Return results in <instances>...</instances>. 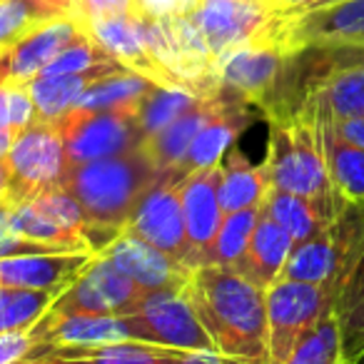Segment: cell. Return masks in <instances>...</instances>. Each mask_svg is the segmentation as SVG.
<instances>
[{
	"instance_id": "1",
	"label": "cell",
	"mask_w": 364,
	"mask_h": 364,
	"mask_svg": "<svg viewBox=\"0 0 364 364\" xmlns=\"http://www.w3.org/2000/svg\"><path fill=\"white\" fill-rule=\"evenodd\" d=\"M195 314L218 354L267 364V289L218 264L195 267L185 284Z\"/></svg>"
},
{
	"instance_id": "2",
	"label": "cell",
	"mask_w": 364,
	"mask_h": 364,
	"mask_svg": "<svg viewBox=\"0 0 364 364\" xmlns=\"http://www.w3.org/2000/svg\"><path fill=\"white\" fill-rule=\"evenodd\" d=\"M160 177L142 147L122 155L73 165L63 188L77 200L92 230V252L100 255L125 232L132 210Z\"/></svg>"
},
{
	"instance_id": "3",
	"label": "cell",
	"mask_w": 364,
	"mask_h": 364,
	"mask_svg": "<svg viewBox=\"0 0 364 364\" xmlns=\"http://www.w3.org/2000/svg\"><path fill=\"white\" fill-rule=\"evenodd\" d=\"M267 122V155L262 162L272 188L312 200L329 218H337L344 200L329 180L322 125L314 102L304 100L294 112L272 115Z\"/></svg>"
},
{
	"instance_id": "4",
	"label": "cell",
	"mask_w": 364,
	"mask_h": 364,
	"mask_svg": "<svg viewBox=\"0 0 364 364\" xmlns=\"http://www.w3.org/2000/svg\"><path fill=\"white\" fill-rule=\"evenodd\" d=\"M364 250V203H344L339 215L322 230L292 247L279 279L319 284L337 297L349 269ZM277 279V282H279Z\"/></svg>"
},
{
	"instance_id": "5",
	"label": "cell",
	"mask_w": 364,
	"mask_h": 364,
	"mask_svg": "<svg viewBox=\"0 0 364 364\" xmlns=\"http://www.w3.org/2000/svg\"><path fill=\"white\" fill-rule=\"evenodd\" d=\"M3 162L8 172V205L28 203L48 190L63 188L70 172V160L58 122L38 117L18 132Z\"/></svg>"
},
{
	"instance_id": "6",
	"label": "cell",
	"mask_w": 364,
	"mask_h": 364,
	"mask_svg": "<svg viewBox=\"0 0 364 364\" xmlns=\"http://www.w3.org/2000/svg\"><path fill=\"white\" fill-rule=\"evenodd\" d=\"M140 105L117 110H82L73 107L58 120L68 160L73 165L122 155L142 147L145 135L140 130Z\"/></svg>"
},
{
	"instance_id": "7",
	"label": "cell",
	"mask_w": 364,
	"mask_h": 364,
	"mask_svg": "<svg viewBox=\"0 0 364 364\" xmlns=\"http://www.w3.org/2000/svg\"><path fill=\"white\" fill-rule=\"evenodd\" d=\"M324 287L279 279L267 289V364H282L299 342L332 312Z\"/></svg>"
},
{
	"instance_id": "8",
	"label": "cell",
	"mask_w": 364,
	"mask_h": 364,
	"mask_svg": "<svg viewBox=\"0 0 364 364\" xmlns=\"http://www.w3.org/2000/svg\"><path fill=\"white\" fill-rule=\"evenodd\" d=\"M132 339L182 349V352H218L182 289H155L142 297L140 307L125 314Z\"/></svg>"
},
{
	"instance_id": "9",
	"label": "cell",
	"mask_w": 364,
	"mask_h": 364,
	"mask_svg": "<svg viewBox=\"0 0 364 364\" xmlns=\"http://www.w3.org/2000/svg\"><path fill=\"white\" fill-rule=\"evenodd\" d=\"M289 55L292 53L284 50L274 36L232 48L215 60L218 85L245 97L264 115L277 95Z\"/></svg>"
},
{
	"instance_id": "10",
	"label": "cell",
	"mask_w": 364,
	"mask_h": 364,
	"mask_svg": "<svg viewBox=\"0 0 364 364\" xmlns=\"http://www.w3.org/2000/svg\"><path fill=\"white\" fill-rule=\"evenodd\" d=\"M279 16L269 0H198L190 13L215 60L232 48L274 36Z\"/></svg>"
},
{
	"instance_id": "11",
	"label": "cell",
	"mask_w": 364,
	"mask_h": 364,
	"mask_svg": "<svg viewBox=\"0 0 364 364\" xmlns=\"http://www.w3.org/2000/svg\"><path fill=\"white\" fill-rule=\"evenodd\" d=\"M145 289L122 274L115 264L102 255H95L80 277L60 292L50 304L53 312L65 314H105V317H125L140 307Z\"/></svg>"
},
{
	"instance_id": "12",
	"label": "cell",
	"mask_w": 364,
	"mask_h": 364,
	"mask_svg": "<svg viewBox=\"0 0 364 364\" xmlns=\"http://www.w3.org/2000/svg\"><path fill=\"white\" fill-rule=\"evenodd\" d=\"M274 41L287 53L312 46H364V0H337L312 11L282 13Z\"/></svg>"
},
{
	"instance_id": "13",
	"label": "cell",
	"mask_w": 364,
	"mask_h": 364,
	"mask_svg": "<svg viewBox=\"0 0 364 364\" xmlns=\"http://www.w3.org/2000/svg\"><path fill=\"white\" fill-rule=\"evenodd\" d=\"M125 232L150 242L170 257L188 264L190 247L185 232V213H182L180 180L170 170L160 172L157 182L140 198L125 225ZM190 267V264H188Z\"/></svg>"
},
{
	"instance_id": "14",
	"label": "cell",
	"mask_w": 364,
	"mask_h": 364,
	"mask_svg": "<svg viewBox=\"0 0 364 364\" xmlns=\"http://www.w3.org/2000/svg\"><path fill=\"white\" fill-rule=\"evenodd\" d=\"M220 180L223 167L213 165L188 175L180 182L182 213H185V232H188L190 267L213 264V245L225 220L220 203Z\"/></svg>"
},
{
	"instance_id": "15",
	"label": "cell",
	"mask_w": 364,
	"mask_h": 364,
	"mask_svg": "<svg viewBox=\"0 0 364 364\" xmlns=\"http://www.w3.org/2000/svg\"><path fill=\"white\" fill-rule=\"evenodd\" d=\"M85 36V28L73 16L53 18L33 28L28 36L0 53V87L28 85L36 80L68 46Z\"/></svg>"
},
{
	"instance_id": "16",
	"label": "cell",
	"mask_w": 364,
	"mask_h": 364,
	"mask_svg": "<svg viewBox=\"0 0 364 364\" xmlns=\"http://www.w3.org/2000/svg\"><path fill=\"white\" fill-rule=\"evenodd\" d=\"M85 33L102 48L110 53L125 70L135 73V75L147 77L155 82L157 87H185L155 55L142 41V33L137 28V21L132 13H122V16H107L87 21Z\"/></svg>"
},
{
	"instance_id": "17",
	"label": "cell",
	"mask_w": 364,
	"mask_h": 364,
	"mask_svg": "<svg viewBox=\"0 0 364 364\" xmlns=\"http://www.w3.org/2000/svg\"><path fill=\"white\" fill-rule=\"evenodd\" d=\"M100 255L110 259L132 282L140 284L145 292L185 289V284L193 277V267H188L185 262L170 257L167 252L152 247L150 242L130 232H122L120 237H115Z\"/></svg>"
},
{
	"instance_id": "18",
	"label": "cell",
	"mask_w": 364,
	"mask_h": 364,
	"mask_svg": "<svg viewBox=\"0 0 364 364\" xmlns=\"http://www.w3.org/2000/svg\"><path fill=\"white\" fill-rule=\"evenodd\" d=\"M193 352L160 344L122 339L107 344H36L26 359H48L65 364H185Z\"/></svg>"
},
{
	"instance_id": "19",
	"label": "cell",
	"mask_w": 364,
	"mask_h": 364,
	"mask_svg": "<svg viewBox=\"0 0 364 364\" xmlns=\"http://www.w3.org/2000/svg\"><path fill=\"white\" fill-rule=\"evenodd\" d=\"M95 252L65 255H21L0 257V287L3 289H55L65 292Z\"/></svg>"
},
{
	"instance_id": "20",
	"label": "cell",
	"mask_w": 364,
	"mask_h": 364,
	"mask_svg": "<svg viewBox=\"0 0 364 364\" xmlns=\"http://www.w3.org/2000/svg\"><path fill=\"white\" fill-rule=\"evenodd\" d=\"M33 347L36 344H107L132 339L125 317L105 314H65L48 309L31 327Z\"/></svg>"
},
{
	"instance_id": "21",
	"label": "cell",
	"mask_w": 364,
	"mask_h": 364,
	"mask_svg": "<svg viewBox=\"0 0 364 364\" xmlns=\"http://www.w3.org/2000/svg\"><path fill=\"white\" fill-rule=\"evenodd\" d=\"M294 247V240L279 223H274L267 213L262 210L259 223L250 240V247L235 272H240L245 279L262 289H269L279 277L287 264V257Z\"/></svg>"
},
{
	"instance_id": "22",
	"label": "cell",
	"mask_w": 364,
	"mask_h": 364,
	"mask_svg": "<svg viewBox=\"0 0 364 364\" xmlns=\"http://www.w3.org/2000/svg\"><path fill=\"white\" fill-rule=\"evenodd\" d=\"M304 100H312V97H304ZM312 102L319 112L324 157H327L329 180H332L334 190L344 203H364V147L339 135L329 115L317 105V100Z\"/></svg>"
},
{
	"instance_id": "23",
	"label": "cell",
	"mask_w": 364,
	"mask_h": 364,
	"mask_svg": "<svg viewBox=\"0 0 364 364\" xmlns=\"http://www.w3.org/2000/svg\"><path fill=\"white\" fill-rule=\"evenodd\" d=\"M223 180H220V203H223L225 215L240 213V210L259 208L272 190L267 167L264 162L255 165L240 147H230L225 152L223 162Z\"/></svg>"
},
{
	"instance_id": "24",
	"label": "cell",
	"mask_w": 364,
	"mask_h": 364,
	"mask_svg": "<svg viewBox=\"0 0 364 364\" xmlns=\"http://www.w3.org/2000/svg\"><path fill=\"white\" fill-rule=\"evenodd\" d=\"M125 68H95L85 73H70V75H38L28 82V90L36 102L38 120L58 122L65 112H70L77 105L80 95L95 80L105 75H115Z\"/></svg>"
},
{
	"instance_id": "25",
	"label": "cell",
	"mask_w": 364,
	"mask_h": 364,
	"mask_svg": "<svg viewBox=\"0 0 364 364\" xmlns=\"http://www.w3.org/2000/svg\"><path fill=\"white\" fill-rule=\"evenodd\" d=\"M215 107V92L213 95H205L193 110H188L185 115H180L175 122H170L167 127H162L160 132L150 135L142 142V150L147 152L155 167L160 172L175 170L182 162V157L188 155L190 145L198 137V132L203 130V125L210 120Z\"/></svg>"
},
{
	"instance_id": "26",
	"label": "cell",
	"mask_w": 364,
	"mask_h": 364,
	"mask_svg": "<svg viewBox=\"0 0 364 364\" xmlns=\"http://www.w3.org/2000/svg\"><path fill=\"white\" fill-rule=\"evenodd\" d=\"M332 312L337 317L344 357L354 364L364 354V250L339 287Z\"/></svg>"
},
{
	"instance_id": "27",
	"label": "cell",
	"mask_w": 364,
	"mask_h": 364,
	"mask_svg": "<svg viewBox=\"0 0 364 364\" xmlns=\"http://www.w3.org/2000/svg\"><path fill=\"white\" fill-rule=\"evenodd\" d=\"M262 210L279 223L289 232V237L294 240V245L307 242L309 237L319 235L334 218H329L319 205H314L312 200L299 198L292 193H282V190H269L267 198L262 203Z\"/></svg>"
},
{
	"instance_id": "28",
	"label": "cell",
	"mask_w": 364,
	"mask_h": 364,
	"mask_svg": "<svg viewBox=\"0 0 364 364\" xmlns=\"http://www.w3.org/2000/svg\"><path fill=\"white\" fill-rule=\"evenodd\" d=\"M11 220H13V228L21 235H26L28 240L50 245V247L60 250V252H92L85 240L73 235L70 230H68L50 210L43 208L36 198L21 205H11Z\"/></svg>"
},
{
	"instance_id": "29",
	"label": "cell",
	"mask_w": 364,
	"mask_h": 364,
	"mask_svg": "<svg viewBox=\"0 0 364 364\" xmlns=\"http://www.w3.org/2000/svg\"><path fill=\"white\" fill-rule=\"evenodd\" d=\"M152 87H157L155 82H150L147 77L135 75L130 70L115 73V75H105L100 80H95L85 92L80 95L75 107L82 110H117V107H137Z\"/></svg>"
},
{
	"instance_id": "30",
	"label": "cell",
	"mask_w": 364,
	"mask_h": 364,
	"mask_svg": "<svg viewBox=\"0 0 364 364\" xmlns=\"http://www.w3.org/2000/svg\"><path fill=\"white\" fill-rule=\"evenodd\" d=\"M60 297L55 289H3L0 287V334L31 332V327Z\"/></svg>"
},
{
	"instance_id": "31",
	"label": "cell",
	"mask_w": 364,
	"mask_h": 364,
	"mask_svg": "<svg viewBox=\"0 0 364 364\" xmlns=\"http://www.w3.org/2000/svg\"><path fill=\"white\" fill-rule=\"evenodd\" d=\"M203 97L205 95H198L188 87H152L150 95L140 102V112H137L145 140L160 132L162 127H167L170 122H175L188 110H193Z\"/></svg>"
},
{
	"instance_id": "32",
	"label": "cell",
	"mask_w": 364,
	"mask_h": 364,
	"mask_svg": "<svg viewBox=\"0 0 364 364\" xmlns=\"http://www.w3.org/2000/svg\"><path fill=\"white\" fill-rule=\"evenodd\" d=\"M259 215H262V205L225 215L213 245V264L228 269L237 267L240 259L245 257V252L250 247V240H252V232L259 223Z\"/></svg>"
},
{
	"instance_id": "33",
	"label": "cell",
	"mask_w": 364,
	"mask_h": 364,
	"mask_svg": "<svg viewBox=\"0 0 364 364\" xmlns=\"http://www.w3.org/2000/svg\"><path fill=\"white\" fill-rule=\"evenodd\" d=\"M282 364H352L344 357L334 312L319 319L317 327L294 347V352Z\"/></svg>"
},
{
	"instance_id": "34",
	"label": "cell",
	"mask_w": 364,
	"mask_h": 364,
	"mask_svg": "<svg viewBox=\"0 0 364 364\" xmlns=\"http://www.w3.org/2000/svg\"><path fill=\"white\" fill-rule=\"evenodd\" d=\"M46 21L53 18L41 11L36 0H0V53Z\"/></svg>"
},
{
	"instance_id": "35",
	"label": "cell",
	"mask_w": 364,
	"mask_h": 364,
	"mask_svg": "<svg viewBox=\"0 0 364 364\" xmlns=\"http://www.w3.org/2000/svg\"><path fill=\"white\" fill-rule=\"evenodd\" d=\"M36 102L28 85H3L0 87V127L21 132L36 120Z\"/></svg>"
},
{
	"instance_id": "36",
	"label": "cell",
	"mask_w": 364,
	"mask_h": 364,
	"mask_svg": "<svg viewBox=\"0 0 364 364\" xmlns=\"http://www.w3.org/2000/svg\"><path fill=\"white\" fill-rule=\"evenodd\" d=\"M21 255H65L50 245L28 240L13 228L11 220V205L3 200L0 203V257H21Z\"/></svg>"
},
{
	"instance_id": "37",
	"label": "cell",
	"mask_w": 364,
	"mask_h": 364,
	"mask_svg": "<svg viewBox=\"0 0 364 364\" xmlns=\"http://www.w3.org/2000/svg\"><path fill=\"white\" fill-rule=\"evenodd\" d=\"M132 11H135V0H75L70 16L80 26H85L87 21H95V18L122 16Z\"/></svg>"
},
{
	"instance_id": "38",
	"label": "cell",
	"mask_w": 364,
	"mask_h": 364,
	"mask_svg": "<svg viewBox=\"0 0 364 364\" xmlns=\"http://www.w3.org/2000/svg\"><path fill=\"white\" fill-rule=\"evenodd\" d=\"M195 8H198V0H135V11L152 18L190 16Z\"/></svg>"
},
{
	"instance_id": "39",
	"label": "cell",
	"mask_w": 364,
	"mask_h": 364,
	"mask_svg": "<svg viewBox=\"0 0 364 364\" xmlns=\"http://www.w3.org/2000/svg\"><path fill=\"white\" fill-rule=\"evenodd\" d=\"M33 349V339L28 332L0 334V364H16Z\"/></svg>"
},
{
	"instance_id": "40",
	"label": "cell",
	"mask_w": 364,
	"mask_h": 364,
	"mask_svg": "<svg viewBox=\"0 0 364 364\" xmlns=\"http://www.w3.org/2000/svg\"><path fill=\"white\" fill-rule=\"evenodd\" d=\"M314 100V97H312ZM319 105V102H317ZM329 120L334 122V127H337V132L342 137H347V140H352L354 145L364 147V117L362 120H334L332 115H329Z\"/></svg>"
},
{
	"instance_id": "41",
	"label": "cell",
	"mask_w": 364,
	"mask_h": 364,
	"mask_svg": "<svg viewBox=\"0 0 364 364\" xmlns=\"http://www.w3.org/2000/svg\"><path fill=\"white\" fill-rule=\"evenodd\" d=\"M41 11L46 13L48 18H63V16H70L73 6H75V0H36Z\"/></svg>"
},
{
	"instance_id": "42",
	"label": "cell",
	"mask_w": 364,
	"mask_h": 364,
	"mask_svg": "<svg viewBox=\"0 0 364 364\" xmlns=\"http://www.w3.org/2000/svg\"><path fill=\"white\" fill-rule=\"evenodd\" d=\"M185 364H247V362L225 357V354H218V352H193Z\"/></svg>"
},
{
	"instance_id": "43",
	"label": "cell",
	"mask_w": 364,
	"mask_h": 364,
	"mask_svg": "<svg viewBox=\"0 0 364 364\" xmlns=\"http://www.w3.org/2000/svg\"><path fill=\"white\" fill-rule=\"evenodd\" d=\"M18 132L16 130H8V127H0V157H6L8 150H11L13 140H16Z\"/></svg>"
},
{
	"instance_id": "44",
	"label": "cell",
	"mask_w": 364,
	"mask_h": 364,
	"mask_svg": "<svg viewBox=\"0 0 364 364\" xmlns=\"http://www.w3.org/2000/svg\"><path fill=\"white\" fill-rule=\"evenodd\" d=\"M6 193H8V172H6V162L0 157V203L6 200Z\"/></svg>"
},
{
	"instance_id": "45",
	"label": "cell",
	"mask_w": 364,
	"mask_h": 364,
	"mask_svg": "<svg viewBox=\"0 0 364 364\" xmlns=\"http://www.w3.org/2000/svg\"><path fill=\"white\" fill-rule=\"evenodd\" d=\"M16 364H65V362H48V359H26L23 357L21 362H16Z\"/></svg>"
},
{
	"instance_id": "46",
	"label": "cell",
	"mask_w": 364,
	"mask_h": 364,
	"mask_svg": "<svg viewBox=\"0 0 364 364\" xmlns=\"http://www.w3.org/2000/svg\"><path fill=\"white\" fill-rule=\"evenodd\" d=\"M329 3H337V0H317L312 8H322V6H329ZM312 8H307V11H312Z\"/></svg>"
},
{
	"instance_id": "47",
	"label": "cell",
	"mask_w": 364,
	"mask_h": 364,
	"mask_svg": "<svg viewBox=\"0 0 364 364\" xmlns=\"http://www.w3.org/2000/svg\"><path fill=\"white\" fill-rule=\"evenodd\" d=\"M354 364H364V354H362V357H359V359H357V362H354Z\"/></svg>"
},
{
	"instance_id": "48",
	"label": "cell",
	"mask_w": 364,
	"mask_h": 364,
	"mask_svg": "<svg viewBox=\"0 0 364 364\" xmlns=\"http://www.w3.org/2000/svg\"><path fill=\"white\" fill-rule=\"evenodd\" d=\"M352 48H362V50H364V46H352Z\"/></svg>"
}]
</instances>
